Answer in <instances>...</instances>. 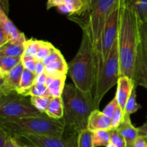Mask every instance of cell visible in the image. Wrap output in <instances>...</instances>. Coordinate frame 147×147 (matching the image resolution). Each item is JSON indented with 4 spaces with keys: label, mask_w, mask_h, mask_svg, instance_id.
I'll list each match as a JSON object with an SVG mask.
<instances>
[{
    "label": "cell",
    "mask_w": 147,
    "mask_h": 147,
    "mask_svg": "<svg viewBox=\"0 0 147 147\" xmlns=\"http://www.w3.org/2000/svg\"><path fill=\"white\" fill-rule=\"evenodd\" d=\"M39 45H40V40L33 38L27 40L25 42L24 54L22 55V56L35 58L38 51Z\"/></svg>",
    "instance_id": "4316f807"
},
{
    "label": "cell",
    "mask_w": 147,
    "mask_h": 147,
    "mask_svg": "<svg viewBox=\"0 0 147 147\" xmlns=\"http://www.w3.org/2000/svg\"><path fill=\"white\" fill-rule=\"evenodd\" d=\"M25 43L9 42L7 44L0 47V55L22 57L24 54Z\"/></svg>",
    "instance_id": "ffe728a7"
},
{
    "label": "cell",
    "mask_w": 147,
    "mask_h": 147,
    "mask_svg": "<svg viewBox=\"0 0 147 147\" xmlns=\"http://www.w3.org/2000/svg\"><path fill=\"white\" fill-rule=\"evenodd\" d=\"M24 69L21 61L9 72L0 76V97L17 93Z\"/></svg>",
    "instance_id": "8fae6325"
},
{
    "label": "cell",
    "mask_w": 147,
    "mask_h": 147,
    "mask_svg": "<svg viewBox=\"0 0 147 147\" xmlns=\"http://www.w3.org/2000/svg\"><path fill=\"white\" fill-rule=\"evenodd\" d=\"M0 126L14 137L27 134L62 137L65 131L62 119H52L45 113L38 116L0 121Z\"/></svg>",
    "instance_id": "5b68a950"
},
{
    "label": "cell",
    "mask_w": 147,
    "mask_h": 147,
    "mask_svg": "<svg viewBox=\"0 0 147 147\" xmlns=\"http://www.w3.org/2000/svg\"><path fill=\"white\" fill-rule=\"evenodd\" d=\"M139 40L140 19L131 1L123 0L118 35L121 76L133 78Z\"/></svg>",
    "instance_id": "6da1fadb"
},
{
    "label": "cell",
    "mask_w": 147,
    "mask_h": 147,
    "mask_svg": "<svg viewBox=\"0 0 147 147\" xmlns=\"http://www.w3.org/2000/svg\"><path fill=\"white\" fill-rule=\"evenodd\" d=\"M110 130H98L93 131V142L94 147H106L110 143Z\"/></svg>",
    "instance_id": "7402d4cb"
},
{
    "label": "cell",
    "mask_w": 147,
    "mask_h": 147,
    "mask_svg": "<svg viewBox=\"0 0 147 147\" xmlns=\"http://www.w3.org/2000/svg\"><path fill=\"white\" fill-rule=\"evenodd\" d=\"M111 140L110 143L113 144L117 147H127L125 139L117 129H112L110 130Z\"/></svg>",
    "instance_id": "f546056e"
},
{
    "label": "cell",
    "mask_w": 147,
    "mask_h": 147,
    "mask_svg": "<svg viewBox=\"0 0 147 147\" xmlns=\"http://www.w3.org/2000/svg\"><path fill=\"white\" fill-rule=\"evenodd\" d=\"M41 113L33 106L27 96L16 93L0 97V121L38 116Z\"/></svg>",
    "instance_id": "52a82bcc"
},
{
    "label": "cell",
    "mask_w": 147,
    "mask_h": 147,
    "mask_svg": "<svg viewBox=\"0 0 147 147\" xmlns=\"http://www.w3.org/2000/svg\"><path fill=\"white\" fill-rule=\"evenodd\" d=\"M22 57L0 55V76L6 74L21 62Z\"/></svg>",
    "instance_id": "44dd1931"
},
{
    "label": "cell",
    "mask_w": 147,
    "mask_h": 147,
    "mask_svg": "<svg viewBox=\"0 0 147 147\" xmlns=\"http://www.w3.org/2000/svg\"><path fill=\"white\" fill-rule=\"evenodd\" d=\"M106 147H117L116 146H115L114 144H111V143H109V144Z\"/></svg>",
    "instance_id": "60d3db41"
},
{
    "label": "cell",
    "mask_w": 147,
    "mask_h": 147,
    "mask_svg": "<svg viewBox=\"0 0 147 147\" xmlns=\"http://www.w3.org/2000/svg\"><path fill=\"white\" fill-rule=\"evenodd\" d=\"M49 117L61 120L64 116V104L62 96L52 98L45 112Z\"/></svg>",
    "instance_id": "ac0fdd59"
},
{
    "label": "cell",
    "mask_w": 147,
    "mask_h": 147,
    "mask_svg": "<svg viewBox=\"0 0 147 147\" xmlns=\"http://www.w3.org/2000/svg\"><path fill=\"white\" fill-rule=\"evenodd\" d=\"M136 88H137V86L134 85L133 88H132L131 93L130 96H129L126 106H125V114H128L131 116V115L134 113L135 112H136L141 109V106L136 102Z\"/></svg>",
    "instance_id": "603a6c76"
},
{
    "label": "cell",
    "mask_w": 147,
    "mask_h": 147,
    "mask_svg": "<svg viewBox=\"0 0 147 147\" xmlns=\"http://www.w3.org/2000/svg\"><path fill=\"white\" fill-rule=\"evenodd\" d=\"M55 49V47L50 42H48L40 40V45H39L38 51H37V55L35 59L37 60L43 61L50 53Z\"/></svg>",
    "instance_id": "d4e9b609"
},
{
    "label": "cell",
    "mask_w": 147,
    "mask_h": 147,
    "mask_svg": "<svg viewBox=\"0 0 147 147\" xmlns=\"http://www.w3.org/2000/svg\"><path fill=\"white\" fill-rule=\"evenodd\" d=\"M132 80L136 86H142L147 89V21H140V40Z\"/></svg>",
    "instance_id": "ba28073f"
},
{
    "label": "cell",
    "mask_w": 147,
    "mask_h": 147,
    "mask_svg": "<svg viewBox=\"0 0 147 147\" xmlns=\"http://www.w3.org/2000/svg\"><path fill=\"white\" fill-rule=\"evenodd\" d=\"M64 2L70 4L74 9V14H78L81 12L83 9H84L86 0H64Z\"/></svg>",
    "instance_id": "1f68e13d"
},
{
    "label": "cell",
    "mask_w": 147,
    "mask_h": 147,
    "mask_svg": "<svg viewBox=\"0 0 147 147\" xmlns=\"http://www.w3.org/2000/svg\"><path fill=\"white\" fill-rule=\"evenodd\" d=\"M129 147H147V137L139 136L136 141Z\"/></svg>",
    "instance_id": "e575fe53"
},
{
    "label": "cell",
    "mask_w": 147,
    "mask_h": 147,
    "mask_svg": "<svg viewBox=\"0 0 147 147\" xmlns=\"http://www.w3.org/2000/svg\"><path fill=\"white\" fill-rule=\"evenodd\" d=\"M46 82H47V75L45 73H42L36 76L34 84L46 85Z\"/></svg>",
    "instance_id": "74e56055"
},
{
    "label": "cell",
    "mask_w": 147,
    "mask_h": 147,
    "mask_svg": "<svg viewBox=\"0 0 147 147\" xmlns=\"http://www.w3.org/2000/svg\"><path fill=\"white\" fill-rule=\"evenodd\" d=\"M134 83L133 80L128 76H121L117 83V90L116 93V98L119 106L124 111L127 100L130 96Z\"/></svg>",
    "instance_id": "4fadbf2b"
},
{
    "label": "cell",
    "mask_w": 147,
    "mask_h": 147,
    "mask_svg": "<svg viewBox=\"0 0 147 147\" xmlns=\"http://www.w3.org/2000/svg\"><path fill=\"white\" fill-rule=\"evenodd\" d=\"M78 147H94L93 131L88 129H86L80 132L78 137Z\"/></svg>",
    "instance_id": "484cf974"
},
{
    "label": "cell",
    "mask_w": 147,
    "mask_h": 147,
    "mask_svg": "<svg viewBox=\"0 0 147 147\" xmlns=\"http://www.w3.org/2000/svg\"><path fill=\"white\" fill-rule=\"evenodd\" d=\"M125 113L123 109L119 106L116 109V111L114 112L113 115V117L111 118L112 120V128L113 129H117L124 121Z\"/></svg>",
    "instance_id": "4dcf8cb0"
},
{
    "label": "cell",
    "mask_w": 147,
    "mask_h": 147,
    "mask_svg": "<svg viewBox=\"0 0 147 147\" xmlns=\"http://www.w3.org/2000/svg\"><path fill=\"white\" fill-rule=\"evenodd\" d=\"M5 147H20V145L17 141V138L11 136L7 140Z\"/></svg>",
    "instance_id": "8d00e7d4"
},
{
    "label": "cell",
    "mask_w": 147,
    "mask_h": 147,
    "mask_svg": "<svg viewBox=\"0 0 147 147\" xmlns=\"http://www.w3.org/2000/svg\"><path fill=\"white\" fill-rule=\"evenodd\" d=\"M117 129L126 141L127 147L130 146L139 136V129L132 124L130 115L125 114L124 121Z\"/></svg>",
    "instance_id": "9a60e30c"
},
{
    "label": "cell",
    "mask_w": 147,
    "mask_h": 147,
    "mask_svg": "<svg viewBox=\"0 0 147 147\" xmlns=\"http://www.w3.org/2000/svg\"><path fill=\"white\" fill-rule=\"evenodd\" d=\"M66 75L58 76H47L46 86L48 88L49 93L52 98L60 97L63 94L65 84Z\"/></svg>",
    "instance_id": "2e32d148"
},
{
    "label": "cell",
    "mask_w": 147,
    "mask_h": 147,
    "mask_svg": "<svg viewBox=\"0 0 147 147\" xmlns=\"http://www.w3.org/2000/svg\"><path fill=\"white\" fill-rule=\"evenodd\" d=\"M136 9L141 22L147 21V0H129Z\"/></svg>",
    "instance_id": "83f0119b"
},
{
    "label": "cell",
    "mask_w": 147,
    "mask_h": 147,
    "mask_svg": "<svg viewBox=\"0 0 147 147\" xmlns=\"http://www.w3.org/2000/svg\"><path fill=\"white\" fill-rule=\"evenodd\" d=\"M52 97L50 96H31L30 100L36 109L41 113H45Z\"/></svg>",
    "instance_id": "cb8c5ba5"
},
{
    "label": "cell",
    "mask_w": 147,
    "mask_h": 147,
    "mask_svg": "<svg viewBox=\"0 0 147 147\" xmlns=\"http://www.w3.org/2000/svg\"><path fill=\"white\" fill-rule=\"evenodd\" d=\"M20 144V147H40L37 146V145L31 143V142H29V144Z\"/></svg>",
    "instance_id": "ab89813d"
},
{
    "label": "cell",
    "mask_w": 147,
    "mask_h": 147,
    "mask_svg": "<svg viewBox=\"0 0 147 147\" xmlns=\"http://www.w3.org/2000/svg\"><path fill=\"white\" fill-rule=\"evenodd\" d=\"M123 2V0H121L117 7L109 14L106 20L102 37L103 56L105 63L118 39Z\"/></svg>",
    "instance_id": "9c48e42d"
},
{
    "label": "cell",
    "mask_w": 147,
    "mask_h": 147,
    "mask_svg": "<svg viewBox=\"0 0 147 147\" xmlns=\"http://www.w3.org/2000/svg\"><path fill=\"white\" fill-rule=\"evenodd\" d=\"M17 138H23L40 147H78L77 138L63 135L62 137L27 134Z\"/></svg>",
    "instance_id": "30bf717a"
},
{
    "label": "cell",
    "mask_w": 147,
    "mask_h": 147,
    "mask_svg": "<svg viewBox=\"0 0 147 147\" xmlns=\"http://www.w3.org/2000/svg\"><path fill=\"white\" fill-rule=\"evenodd\" d=\"M27 96H50V95L46 85L34 84L27 93Z\"/></svg>",
    "instance_id": "f1b7e54d"
},
{
    "label": "cell",
    "mask_w": 147,
    "mask_h": 147,
    "mask_svg": "<svg viewBox=\"0 0 147 147\" xmlns=\"http://www.w3.org/2000/svg\"><path fill=\"white\" fill-rule=\"evenodd\" d=\"M37 75L34 72L30 71L24 68L20 80V87H19L17 93L22 96H27V93L30 91L31 88L34 84V80Z\"/></svg>",
    "instance_id": "d6986e66"
},
{
    "label": "cell",
    "mask_w": 147,
    "mask_h": 147,
    "mask_svg": "<svg viewBox=\"0 0 147 147\" xmlns=\"http://www.w3.org/2000/svg\"><path fill=\"white\" fill-rule=\"evenodd\" d=\"M64 0H47V9L53 8V7H57L59 5L63 3Z\"/></svg>",
    "instance_id": "f35d334b"
},
{
    "label": "cell",
    "mask_w": 147,
    "mask_h": 147,
    "mask_svg": "<svg viewBox=\"0 0 147 147\" xmlns=\"http://www.w3.org/2000/svg\"><path fill=\"white\" fill-rule=\"evenodd\" d=\"M121 0H86L81 12L68 16V19L77 23L80 28L88 32L92 45H102V37L106 20L109 14L117 7Z\"/></svg>",
    "instance_id": "3957f363"
},
{
    "label": "cell",
    "mask_w": 147,
    "mask_h": 147,
    "mask_svg": "<svg viewBox=\"0 0 147 147\" xmlns=\"http://www.w3.org/2000/svg\"><path fill=\"white\" fill-rule=\"evenodd\" d=\"M45 65L44 64L43 61L37 60L34 73L37 76V75L45 73Z\"/></svg>",
    "instance_id": "d590c367"
},
{
    "label": "cell",
    "mask_w": 147,
    "mask_h": 147,
    "mask_svg": "<svg viewBox=\"0 0 147 147\" xmlns=\"http://www.w3.org/2000/svg\"><path fill=\"white\" fill-rule=\"evenodd\" d=\"M119 106V103H118V100L116 99V96L109 102V104L105 107V109L103 110V113L104 114H106V116H109V117L112 118L113 117V115L114 113V112L116 111V109H117L118 106Z\"/></svg>",
    "instance_id": "d6a6232c"
},
{
    "label": "cell",
    "mask_w": 147,
    "mask_h": 147,
    "mask_svg": "<svg viewBox=\"0 0 147 147\" xmlns=\"http://www.w3.org/2000/svg\"><path fill=\"white\" fill-rule=\"evenodd\" d=\"M62 98L64 104V116L62 119L65 126L63 135L78 138L82 130L87 129L90 115L97 109L93 98L74 83L65 84Z\"/></svg>",
    "instance_id": "7a4b0ae2"
},
{
    "label": "cell",
    "mask_w": 147,
    "mask_h": 147,
    "mask_svg": "<svg viewBox=\"0 0 147 147\" xmlns=\"http://www.w3.org/2000/svg\"><path fill=\"white\" fill-rule=\"evenodd\" d=\"M67 73H68V64L66 63L63 55L45 65V73L47 76L67 75Z\"/></svg>",
    "instance_id": "e0dca14e"
},
{
    "label": "cell",
    "mask_w": 147,
    "mask_h": 147,
    "mask_svg": "<svg viewBox=\"0 0 147 147\" xmlns=\"http://www.w3.org/2000/svg\"><path fill=\"white\" fill-rule=\"evenodd\" d=\"M0 30L8 34L11 38L10 42L25 43L27 40L24 33L16 27L14 23L8 17L7 13L0 8Z\"/></svg>",
    "instance_id": "7c38bea8"
},
{
    "label": "cell",
    "mask_w": 147,
    "mask_h": 147,
    "mask_svg": "<svg viewBox=\"0 0 147 147\" xmlns=\"http://www.w3.org/2000/svg\"><path fill=\"white\" fill-rule=\"evenodd\" d=\"M120 76V60L117 39L107 60H106L93 91V97L96 109H98L100 101L105 95L115 85L117 84Z\"/></svg>",
    "instance_id": "8992f818"
},
{
    "label": "cell",
    "mask_w": 147,
    "mask_h": 147,
    "mask_svg": "<svg viewBox=\"0 0 147 147\" xmlns=\"http://www.w3.org/2000/svg\"><path fill=\"white\" fill-rule=\"evenodd\" d=\"M82 31L80 47L76 56L69 63L67 74L76 87L93 96L95 88L93 48L88 30L83 28Z\"/></svg>",
    "instance_id": "277c9868"
},
{
    "label": "cell",
    "mask_w": 147,
    "mask_h": 147,
    "mask_svg": "<svg viewBox=\"0 0 147 147\" xmlns=\"http://www.w3.org/2000/svg\"><path fill=\"white\" fill-rule=\"evenodd\" d=\"M87 129L91 131L98 130H111L113 129L111 118L104 114L103 111H100L99 109H95L89 116Z\"/></svg>",
    "instance_id": "5bb4252c"
},
{
    "label": "cell",
    "mask_w": 147,
    "mask_h": 147,
    "mask_svg": "<svg viewBox=\"0 0 147 147\" xmlns=\"http://www.w3.org/2000/svg\"><path fill=\"white\" fill-rule=\"evenodd\" d=\"M22 63L23 66L25 69L30 70V71L34 72V68H35V65L37 60L35 58L29 57H24L22 56Z\"/></svg>",
    "instance_id": "836d02e7"
}]
</instances>
